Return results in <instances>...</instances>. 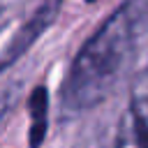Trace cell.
I'll use <instances>...</instances> for the list:
<instances>
[{"mask_svg":"<svg viewBox=\"0 0 148 148\" xmlns=\"http://www.w3.org/2000/svg\"><path fill=\"white\" fill-rule=\"evenodd\" d=\"M116 148H148V127L127 109L118 123Z\"/></svg>","mask_w":148,"mask_h":148,"instance_id":"3957f363","label":"cell"},{"mask_svg":"<svg viewBox=\"0 0 148 148\" xmlns=\"http://www.w3.org/2000/svg\"><path fill=\"white\" fill-rule=\"evenodd\" d=\"M88 2H90V0H88Z\"/></svg>","mask_w":148,"mask_h":148,"instance_id":"8992f818","label":"cell"},{"mask_svg":"<svg viewBox=\"0 0 148 148\" xmlns=\"http://www.w3.org/2000/svg\"><path fill=\"white\" fill-rule=\"evenodd\" d=\"M5 113H7V99H0V120L5 118Z\"/></svg>","mask_w":148,"mask_h":148,"instance_id":"5b68a950","label":"cell"},{"mask_svg":"<svg viewBox=\"0 0 148 148\" xmlns=\"http://www.w3.org/2000/svg\"><path fill=\"white\" fill-rule=\"evenodd\" d=\"M60 5H62V0H44L32 14H30V18L18 28V32L9 39V44L5 46V51H2V56H0V69H7L16 58H21L30 46H32V42L51 25V21L58 16V9H60Z\"/></svg>","mask_w":148,"mask_h":148,"instance_id":"7a4b0ae2","label":"cell"},{"mask_svg":"<svg viewBox=\"0 0 148 148\" xmlns=\"http://www.w3.org/2000/svg\"><path fill=\"white\" fill-rule=\"evenodd\" d=\"M46 111H49V92L46 88H35L30 95V146L37 148L46 134Z\"/></svg>","mask_w":148,"mask_h":148,"instance_id":"277c9868","label":"cell"},{"mask_svg":"<svg viewBox=\"0 0 148 148\" xmlns=\"http://www.w3.org/2000/svg\"><path fill=\"white\" fill-rule=\"evenodd\" d=\"M146 14L143 0H130L86 42L62 86V99L69 109H90L109 97L134 58Z\"/></svg>","mask_w":148,"mask_h":148,"instance_id":"6da1fadb","label":"cell"}]
</instances>
